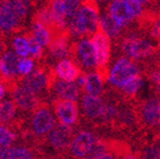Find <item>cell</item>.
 <instances>
[{"instance_id":"1","label":"cell","mask_w":160,"mask_h":159,"mask_svg":"<svg viewBox=\"0 0 160 159\" xmlns=\"http://www.w3.org/2000/svg\"><path fill=\"white\" fill-rule=\"evenodd\" d=\"M78 21L83 35L95 33L99 28V17L96 0H85L78 10Z\"/></svg>"},{"instance_id":"2","label":"cell","mask_w":160,"mask_h":159,"mask_svg":"<svg viewBox=\"0 0 160 159\" xmlns=\"http://www.w3.org/2000/svg\"><path fill=\"white\" fill-rule=\"evenodd\" d=\"M138 72L139 68L135 62L128 58H120L110 70L107 80L116 87L122 88L128 80L138 75Z\"/></svg>"},{"instance_id":"3","label":"cell","mask_w":160,"mask_h":159,"mask_svg":"<svg viewBox=\"0 0 160 159\" xmlns=\"http://www.w3.org/2000/svg\"><path fill=\"white\" fill-rule=\"evenodd\" d=\"M92 44L95 46L96 58H97V67L99 68V74L102 76L105 80H107V64L110 56V41L109 36L105 33L96 31L92 36Z\"/></svg>"},{"instance_id":"4","label":"cell","mask_w":160,"mask_h":159,"mask_svg":"<svg viewBox=\"0 0 160 159\" xmlns=\"http://www.w3.org/2000/svg\"><path fill=\"white\" fill-rule=\"evenodd\" d=\"M122 49L131 59H142L150 56L153 51L152 45L148 40L137 36L126 37L122 41Z\"/></svg>"},{"instance_id":"5","label":"cell","mask_w":160,"mask_h":159,"mask_svg":"<svg viewBox=\"0 0 160 159\" xmlns=\"http://www.w3.org/2000/svg\"><path fill=\"white\" fill-rule=\"evenodd\" d=\"M49 141L55 148L65 149L72 142V129L70 125L59 124L49 131Z\"/></svg>"},{"instance_id":"6","label":"cell","mask_w":160,"mask_h":159,"mask_svg":"<svg viewBox=\"0 0 160 159\" xmlns=\"http://www.w3.org/2000/svg\"><path fill=\"white\" fill-rule=\"evenodd\" d=\"M55 127V117L47 108H39L32 117V129L37 135L48 134Z\"/></svg>"},{"instance_id":"7","label":"cell","mask_w":160,"mask_h":159,"mask_svg":"<svg viewBox=\"0 0 160 159\" xmlns=\"http://www.w3.org/2000/svg\"><path fill=\"white\" fill-rule=\"evenodd\" d=\"M95 145V138L89 131H81L76 136V138L71 142V152L73 156L83 158L88 157Z\"/></svg>"},{"instance_id":"8","label":"cell","mask_w":160,"mask_h":159,"mask_svg":"<svg viewBox=\"0 0 160 159\" xmlns=\"http://www.w3.org/2000/svg\"><path fill=\"white\" fill-rule=\"evenodd\" d=\"M141 118L147 126H160V100L150 98L141 105Z\"/></svg>"},{"instance_id":"9","label":"cell","mask_w":160,"mask_h":159,"mask_svg":"<svg viewBox=\"0 0 160 159\" xmlns=\"http://www.w3.org/2000/svg\"><path fill=\"white\" fill-rule=\"evenodd\" d=\"M19 16L13 9L10 0L0 1V29L9 31L18 25Z\"/></svg>"},{"instance_id":"10","label":"cell","mask_w":160,"mask_h":159,"mask_svg":"<svg viewBox=\"0 0 160 159\" xmlns=\"http://www.w3.org/2000/svg\"><path fill=\"white\" fill-rule=\"evenodd\" d=\"M56 112L59 120L63 124L73 125L78 119V108L75 101L62 99L56 104Z\"/></svg>"},{"instance_id":"11","label":"cell","mask_w":160,"mask_h":159,"mask_svg":"<svg viewBox=\"0 0 160 159\" xmlns=\"http://www.w3.org/2000/svg\"><path fill=\"white\" fill-rule=\"evenodd\" d=\"M77 55L80 57L82 65L87 68H93L97 66V58H96L95 46L92 40L83 39L79 41L76 46Z\"/></svg>"},{"instance_id":"12","label":"cell","mask_w":160,"mask_h":159,"mask_svg":"<svg viewBox=\"0 0 160 159\" xmlns=\"http://www.w3.org/2000/svg\"><path fill=\"white\" fill-rule=\"evenodd\" d=\"M47 75L41 70H32L30 74L25 75V77L21 80V86L33 94L41 91L47 86Z\"/></svg>"},{"instance_id":"13","label":"cell","mask_w":160,"mask_h":159,"mask_svg":"<svg viewBox=\"0 0 160 159\" xmlns=\"http://www.w3.org/2000/svg\"><path fill=\"white\" fill-rule=\"evenodd\" d=\"M12 97L18 107L25 110H32L37 107L38 101L35 94L25 87H16L12 91Z\"/></svg>"},{"instance_id":"14","label":"cell","mask_w":160,"mask_h":159,"mask_svg":"<svg viewBox=\"0 0 160 159\" xmlns=\"http://www.w3.org/2000/svg\"><path fill=\"white\" fill-rule=\"evenodd\" d=\"M109 13L121 28L127 26L133 18L123 0H113L109 7Z\"/></svg>"},{"instance_id":"15","label":"cell","mask_w":160,"mask_h":159,"mask_svg":"<svg viewBox=\"0 0 160 159\" xmlns=\"http://www.w3.org/2000/svg\"><path fill=\"white\" fill-rule=\"evenodd\" d=\"M82 105L86 115L90 118L101 117L106 107L102 99L99 96H93V95H89V94H87L83 97Z\"/></svg>"},{"instance_id":"16","label":"cell","mask_w":160,"mask_h":159,"mask_svg":"<svg viewBox=\"0 0 160 159\" xmlns=\"http://www.w3.org/2000/svg\"><path fill=\"white\" fill-rule=\"evenodd\" d=\"M19 58L16 52L8 51L0 58V71L7 78H12L19 72Z\"/></svg>"},{"instance_id":"17","label":"cell","mask_w":160,"mask_h":159,"mask_svg":"<svg viewBox=\"0 0 160 159\" xmlns=\"http://www.w3.org/2000/svg\"><path fill=\"white\" fill-rule=\"evenodd\" d=\"M50 9H51L53 19L52 28H56L59 33H63V30L68 26V18L65 6H63V1L62 0H52Z\"/></svg>"},{"instance_id":"18","label":"cell","mask_w":160,"mask_h":159,"mask_svg":"<svg viewBox=\"0 0 160 159\" xmlns=\"http://www.w3.org/2000/svg\"><path fill=\"white\" fill-rule=\"evenodd\" d=\"M56 74L60 79L75 81L80 75V70L69 59H61L56 66Z\"/></svg>"},{"instance_id":"19","label":"cell","mask_w":160,"mask_h":159,"mask_svg":"<svg viewBox=\"0 0 160 159\" xmlns=\"http://www.w3.org/2000/svg\"><path fill=\"white\" fill-rule=\"evenodd\" d=\"M50 54L57 59L65 58L69 55V47H68V38L67 35L63 33H59L56 37L52 38L49 44Z\"/></svg>"},{"instance_id":"20","label":"cell","mask_w":160,"mask_h":159,"mask_svg":"<svg viewBox=\"0 0 160 159\" xmlns=\"http://www.w3.org/2000/svg\"><path fill=\"white\" fill-rule=\"evenodd\" d=\"M56 89H57V94L59 95V97L61 99L76 101L79 98V89H78L77 85L73 84V81L60 79L57 82Z\"/></svg>"},{"instance_id":"21","label":"cell","mask_w":160,"mask_h":159,"mask_svg":"<svg viewBox=\"0 0 160 159\" xmlns=\"http://www.w3.org/2000/svg\"><path fill=\"white\" fill-rule=\"evenodd\" d=\"M102 76L100 75L99 72H90L88 75H86V84L83 86L85 91L89 95H93V96H99L101 89H102V81H103Z\"/></svg>"},{"instance_id":"22","label":"cell","mask_w":160,"mask_h":159,"mask_svg":"<svg viewBox=\"0 0 160 159\" xmlns=\"http://www.w3.org/2000/svg\"><path fill=\"white\" fill-rule=\"evenodd\" d=\"M99 28L102 33H105L109 37H117L121 31V27L111 17V15H103L100 17Z\"/></svg>"},{"instance_id":"23","label":"cell","mask_w":160,"mask_h":159,"mask_svg":"<svg viewBox=\"0 0 160 159\" xmlns=\"http://www.w3.org/2000/svg\"><path fill=\"white\" fill-rule=\"evenodd\" d=\"M112 145H109L108 142L102 141V140H98L97 142H95L92 149L90 151V154L88 155L89 158H97V159H110L113 158V150Z\"/></svg>"},{"instance_id":"24","label":"cell","mask_w":160,"mask_h":159,"mask_svg":"<svg viewBox=\"0 0 160 159\" xmlns=\"http://www.w3.org/2000/svg\"><path fill=\"white\" fill-rule=\"evenodd\" d=\"M15 139L16 135L10 130H8L2 125H0V158H7L10 145Z\"/></svg>"},{"instance_id":"25","label":"cell","mask_w":160,"mask_h":159,"mask_svg":"<svg viewBox=\"0 0 160 159\" xmlns=\"http://www.w3.org/2000/svg\"><path fill=\"white\" fill-rule=\"evenodd\" d=\"M33 30V37L38 40L42 46H48L51 42L52 38H51V33L48 29V27L46 25H43L40 21H36L32 26Z\"/></svg>"},{"instance_id":"26","label":"cell","mask_w":160,"mask_h":159,"mask_svg":"<svg viewBox=\"0 0 160 159\" xmlns=\"http://www.w3.org/2000/svg\"><path fill=\"white\" fill-rule=\"evenodd\" d=\"M16 114V107L15 104L10 100H6V101L0 104V121L3 124H7L10 120L15 117Z\"/></svg>"},{"instance_id":"27","label":"cell","mask_w":160,"mask_h":159,"mask_svg":"<svg viewBox=\"0 0 160 159\" xmlns=\"http://www.w3.org/2000/svg\"><path fill=\"white\" fill-rule=\"evenodd\" d=\"M143 80L140 76H135L130 80H128L125 85L122 86V90L126 95L128 96H133L135 94H137V91L142 87Z\"/></svg>"},{"instance_id":"28","label":"cell","mask_w":160,"mask_h":159,"mask_svg":"<svg viewBox=\"0 0 160 159\" xmlns=\"http://www.w3.org/2000/svg\"><path fill=\"white\" fill-rule=\"evenodd\" d=\"M13 48L18 56L20 57H27L30 54L29 39L25 37H16L13 39Z\"/></svg>"},{"instance_id":"29","label":"cell","mask_w":160,"mask_h":159,"mask_svg":"<svg viewBox=\"0 0 160 159\" xmlns=\"http://www.w3.org/2000/svg\"><path fill=\"white\" fill-rule=\"evenodd\" d=\"M32 154L23 147H10L8 150V157L9 159H30L32 158Z\"/></svg>"},{"instance_id":"30","label":"cell","mask_w":160,"mask_h":159,"mask_svg":"<svg viewBox=\"0 0 160 159\" xmlns=\"http://www.w3.org/2000/svg\"><path fill=\"white\" fill-rule=\"evenodd\" d=\"M13 9L19 16V18H23L28 15L29 11V1L28 0H10Z\"/></svg>"},{"instance_id":"31","label":"cell","mask_w":160,"mask_h":159,"mask_svg":"<svg viewBox=\"0 0 160 159\" xmlns=\"http://www.w3.org/2000/svg\"><path fill=\"white\" fill-rule=\"evenodd\" d=\"M37 20L42 23L47 27H53V19H52V13H51V9H45L40 10L37 15Z\"/></svg>"},{"instance_id":"32","label":"cell","mask_w":160,"mask_h":159,"mask_svg":"<svg viewBox=\"0 0 160 159\" xmlns=\"http://www.w3.org/2000/svg\"><path fill=\"white\" fill-rule=\"evenodd\" d=\"M127 6L129 13L132 17H141L142 15V7L138 0H123Z\"/></svg>"},{"instance_id":"33","label":"cell","mask_w":160,"mask_h":159,"mask_svg":"<svg viewBox=\"0 0 160 159\" xmlns=\"http://www.w3.org/2000/svg\"><path fill=\"white\" fill-rule=\"evenodd\" d=\"M62 1L66 9V13H67V18L77 15L78 10L80 8L79 0H62Z\"/></svg>"},{"instance_id":"34","label":"cell","mask_w":160,"mask_h":159,"mask_svg":"<svg viewBox=\"0 0 160 159\" xmlns=\"http://www.w3.org/2000/svg\"><path fill=\"white\" fill-rule=\"evenodd\" d=\"M117 118L125 126H131L135 122V116H133V112L130 109H123L119 111L117 115Z\"/></svg>"},{"instance_id":"35","label":"cell","mask_w":160,"mask_h":159,"mask_svg":"<svg viewBox=\"0 0 160 159\" xmlns=\"http://www.w3.org/2000/svg\"><path fill=\"white\" fill-rule=\"evenodd\" d=\"M18 69H19V74L21 75H28L33 70V61L30 58L22 57V59L19 60Z\"/></svg>"},{"instance_id":"36","label":"cell","mask_w":160,"mask_h":159,"mask_svg":"<svg viewBox=\"0 0 160 159\" xmlns=\"http://www.w3.org/2000/svg\"><path fill=\"white\" fill-rule=\"evenodd\" d=\"M29 47H30V54L32 57L39 58L42 54V45L36 39L35 37H29Z\"/></svg>"},{"instance_id":"37","label":"cell","mask_w":160,"mask_h":159,"mask_svg":"<svg viewBox=\"0 0 160 159\" xmlns=\"http://www.w3.org/2000/svg\"><path fill=\"white\" fill-rule=\"evenodd\" d=\"M142 158H160V147L158 146H149L147 147L145 150H143L142 155H141Z\"/></svg>"},{"instance_id":"38","label":"cell","mask_w":160,"mask_h":159,"mask_svg":"<svg viewBox=\"0 0 160 159\" xmlns=\"http://www.w3.org/2000/svg\"><path fill=\"white\" fill-rule=\"evenodd\" d=\"M117 115H118V112L115 106H112V105H107L105 107V111H103L101 117L103 118L105 121H109V120L116 119V118H117Z\"/></svg>"},{"instance_id":"39","label":"cell","mask_w":160,"mask_h":159,"mask_svg":"<svg viewBox=\"0 0 160 159\" xmlns=\"http://www.w3.org/2000/svg\"><path fill=\"white\" fill-rule=\"evenodd\" d=\"M151 35L157 39H160V18L155 20L151 26Z\"/></svg>"},{"instance_id":"40","label":"cell","mask_w":160,"mask_h":159,"mask_svg":"<svg viewBox=\"0 0 160 159\" xmlns=\"http://www.w3.org/2000/svg\"><path fill=\"white\" fill-rule=\"evenodd\" d=\"M76 81H77V85L78 86H80V87H83L86 84V76L82 75V74H80L79 76H78V78L76 79Z\"/></svg>"},{"instance_id":"41","label":"cell","mask_w":160,"mask_h":159,"mask_svg":"<svg viewBox=\"0 0 160 159\" xmlns=\"http://www.w3.org/2000/svg\"><path fill=\"white\" fill-rule=\"evenodd\" d=\"M5 92H6L5 86H3V85L0 82V104H1V99H2L3 96H5Z\"/></svg>"},{"instance_id":"42","label":"cell","mask_w":160,"mask_h":159,"mask_svg":"<svg viewBox=\"0 0 160 159\" xmlns=\"http://www.w3.org/2000/svg\"><path fill=\"white\" fill-rule=\"evenodd\" d=\"M155 84H156V86H157V92L159 94V96H160V78L155 82Z\"/></svg>"},{"instance_id":"43","label":"cell","mask_w":160,"mask_h":159,"mask_svg":"<svg viewBox=\"0 0 160 159\" xmlns=\"http://www.w3.org/2000/svg\"><path fill=\"white\" fill-rule=\"evenodd\" d=\"M138 1H139L140 3H147L149 0H138Z\"/></svg>"},{"instance_id":"44","label":"cell","mask_w":160,"mask_h":159,"mask_svg":"<svg viewBox=\"0 0 160 159\" xmlns=\"http://www.w3.org/2000/svg\"><path fill=\"white\" fill-rule=\"evenodd\" d=\"M97 3H106V1H108V0H96Z\"/></svg>"},{"instance_id":"45","label":"cell","mask_w":160,"mask_h":159,"mask_svg":"<svg viewBox=\"0 0 160 159\" xmlns=\"http://www.w3.org/2000/svg\"><path fill=\"white\" fill-rule=\"evenodd\" d=\"M1 50H2V47H1V45H0V51H1Z\"/></svg>"},{"instance_id":"46","label":"cell","mask_w":160,"mask_h":159,"mask_svg":"<svg viewBox=\"0 0 160 159\" xmlns=\"http://www.w3.org/2000/svg\"><path fill=\"white\" fill-rule=\"evenodd\" d=\"M158 141H159V145H160V135H159V139H158Z\"/></svg>"}]
</instances>
